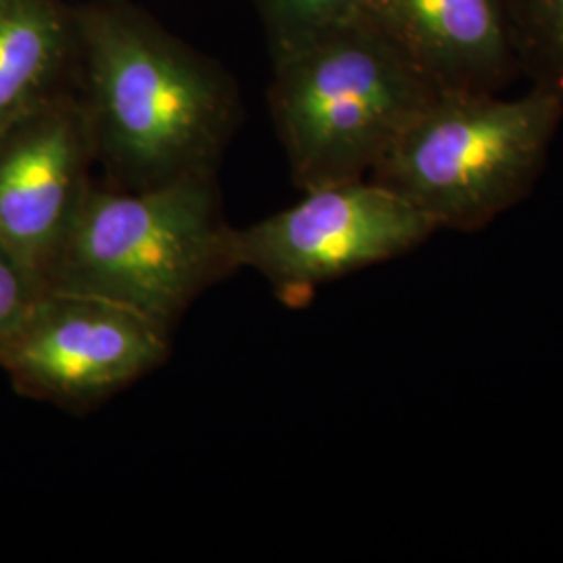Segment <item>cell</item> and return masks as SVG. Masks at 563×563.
Listing matches in <instances>:
<instances>
[{
	"label": "cell",
	"mask_w": 563,
	"mask_h": 563,
	"mask_svg": "<svg viewBox=\"0 0 563 563\" xmlns=\"http://www.w3.org/2000/svg\"><path fill=\"white\" fill-rule=\"evenodd\" d=\"M439 228L378 181H342L307 190L302 201L249 228H234L239 269H253L288 307L313 299L318 286L388 262Z\"/></svg>",
	"instance_id": "5"
},
{
	"label": "cell",
	"mask_w": 563,
	"mask_h": 563,
	"mask_svg": "<svg viewBox=\"0 0 563 563\" xmlns=\"http://www.w3.org/2000/svg\"><path fill=\"white\" fill-rule=\"evenodd\" d=\"M41 292V286L0 242V344L15 330Z\"/></svg>",
	"instance_id": "12"
},
{
	"label": "cell",
	"mask_w": 563,
	"mask_h": 563,
	"mask_svg": "<svg viewBox=\"0 0 563 563\" xmlns=\"http://www.w3.org/2000/svg\"><path fill=\"white\" fill-rule=\"evenodd\" d=\"M562 118V99L541 88L511 101L495 92H439L369 180L437 228L472 232L530 192Z\"/></svg>",
	"instance_id": "4"
},
{
	"label": "cell",
	"mask_w": 563,
	"mask_h": 563,
	"mask_svg": "<svg viewBox=\"0 0 563 563\" xmlns=\"http://www.w3.org/2000/svg\"><path fill=\"white\" fill-rule=\"evenodd\" d=\"M437 95L367 15L274 57L269 111L297 188L369 178Z\"/></svg>",
	"instance_id": "3"
},
{
	"label": "cell",
	"mask_w": 563,
	"mask_h": 563,
	"mask_svg": "<svg viewBox=\"0 0 563 563\" xmlns=\"http://www.w3.org/2000/svg\"><path fill=\"white\" fill-rule=\"evenodd\" d=\"M367 0H255L272 55L280 57L302 44L365 15Z\"/></svg>",
	"instance_id": "11"
},
{
	"label": "cell",
	"mask_w": 563,
	"mask_h": 563,
	"mask_svg": "<svg viewBox=\"0 0 563 563\" xmlns=\"http://www.w3.org/2000/svg\"><path fill=\"white\" fill-rule=\"evenodd\" d=\"M520 74L563 101V0H509Z\"/></svg>",
	"instance_id": "10"
},
{
	"label": "cell",
	"mask_w": 563,
	"mask_h": 563,
	"mask_svg": "<svg viewBox=\"0 0 563 563\" xmlns=\"http://www.w3.org/2000/svg\"><path fill=\"white\" fill-rule=\"evenodd\" d=\"M172 330L97 295L44 290L0 344L15 390L81 413L167 362Z\"/></svg>",
	"instance_id": "6"
},
{
	"label": "cell",
	"mask_w": 563,
	"mask_h": 563,
	"mask_svg": "<svg viewBox=\"0 0 563 563\" xmlns=\"http://www.w3.org/2000/svg\"><path fill=\"white\" fill-rule=\"evenodd\" d=\"M81 102L104 184L141 190L216 167L241 120L222 65L130 0L76 9Z\"/></svg>",
	"instance_id": "1"
},
{
	"label": "cell",
	"mask_w": 563,
	"mask_h": 563,
	"mask_svg": "<svg viewBox=\"0 0 563 563\" xmlns=\"http://www.w3.org/2000/svg\"><path fill=\"white\" fill-rule=\"evenodd\" d=\"M78 80L76 9L59 0H0V134Z\"/></svg>",
	"instance_id": "9"
},
{
	"label": "cell",
	"mask_w": 563,
	"mask_h": 563,
	"mask_svg": "<svg viewBox=\"0 0 563 563\" xmlns=\"http://www.w3.org/2000/svg\"><path fill=\"white\" fill-rule=\"evenodd\" d=\"M232 239L216 174L141 190L92 181L44 290L121 302L174 332L207 288L239 272Z\"/></svg>",
	"instance_id": "2"
},
{
	"label": "cell",
	"mask_w": 563,
	"mask_h": 563,
	"mask_svg": "<svg viewBox=\"0 0 563 563\" xmlns=\"http://www.w3.org/2000/svg\"><path fill=\"white\" fill-rule=\"evenodd\" d=\"M95 167L78 88L42 102L0 134V242L41 290Z\"/></svg>",
	"instance_id": "7"
},
{
	"label": "cell",
	"mask_w": 563,
	"mask_h": 563,
	"mask_svg": "<svg viewBox=\"0 0 563 563\" xmlns=\"http://www.w3.org/2000/svg\"><path fill=\"white\" fill-rule=\"evenodd\" d=\"M365 15L439 92H499L520 76L509 0H367Z\"/></svg>",
	"instance_id": "8"
}]
</instances>
